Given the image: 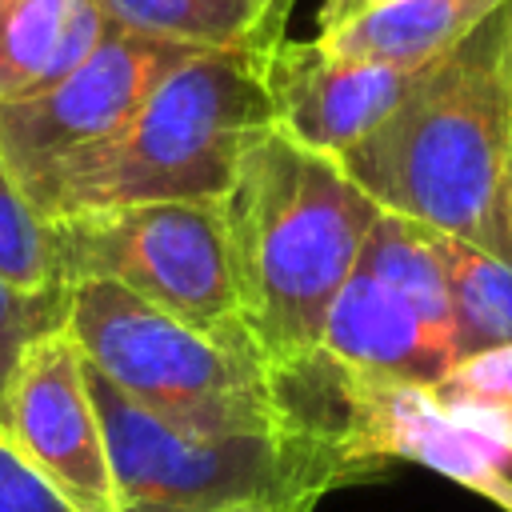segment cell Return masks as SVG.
Wrapping results in <instances>:
<instances>
[{
	"instance_id": "7",
	"label": "cell",
	"mask_w": 512,
	"mask_h": 512,
	"mask_svg": "<svg viewBox=\"0 0 512 512\" xmlns=\"http://www.w3.org/2000/svg\"><path fill=\"white\" fill-rule=\"evenodd\" d=\"M48 224L64 284H120L188 324L248 336L216 204L156 200L96 208Z\"/></svg>"
},
{
	"instance_id": "6",
	"label": "cell",
	"mask_w": 512,
	"mask_h": 512,
	"mask_svg": "<svg viewBox=\"0 0 512 512\" xmlns=\"http://www.w3.org/2000/svg\"><path fill=\"white\" fill-rule=\"evenodd\" d=\"M272 384L284 416L348 456L364 476L388 460H408L512 512V452L452 416L432 388L356 376L320 348L276 368Z\"/></svg>"
},
{
	"instance_id": "23",
	"label": "cell",
	"mask_w": 512,
	"mask_h": 512,
	"mask_svg": "<svg viewBox=\"0 0 512 512\" xmlns=\"http://www.w3.org/2000/svg\"><path fill=\"white\" fill-rule=\"evenodd\" d=\"M508 80H512V32H508Z\"/></svg>"
},
{
	"instance_id": "24",
	"label": "cell",
	"mask_w": 512,
	"mask_h": 512,
	"mask_svg": "<svg viewBox=\"0 0 512 512\" xmlns=\"http://www.w3.org/2000/svg\"><path fill=\"white\" fill-rule=\"evenodd\" d=\"M508 196H512V164H508Z\"/></svg>"
},
{
	"instance_id": "19",
	"label": "cell",
	"mask_w": 512,
	"mask_h": 512,
	"mask_svg": "<svg viewBox=\"0 0 512 512\" xmlns=\"http://www.w3.org/2000/svg\"><path fill=\"white\" fill-rule=\"evenodd\" d=\"M60 328H68V288L28 292L0 276V396L24 348Z\"/></svg>"
},
{
	"instance_id": "13",
	"label": "cell",
	"mask_w": 512,
	"mask_h": 512,
	"mask_svg": "<svg viewBox=\"0 0 512 512\" xmlns=\"http://www.w3.org/2000/svg\"><path fill=\"white\" fill-rule=\"evenodd\" d=\"M120 32L192 52H244L272 60L296 0H96Z\"/></svg>"
},
{
	"instance_id": "12",
	"label": "cell",
	"mask_w": 512,
	"mask_h": 512,
	"mask_svg": "<svg viewBox=\"0 0 512 512\" xmlns=\"http://www.w3.org/2000/svg\"><path fill=\"white\" fill-rule=\"evenodd\" d=\"M112 32L96 0H0V104L60 84Z\"/></svg>"
},
{
	"instance_id": "21",
	"label": "cell",
	"mask_w": 512,
	"mask_h": 512,
	"mask_svg": "<svg viewBox=\"0 0 512 512\" xmlns=\"http://www.w3.org/2000/svg\"><path fill=\"white\" fill-rule=\"evenodd\" d=\"M388 4H400V0H324V4H320V16H316V24H320L316 36L336 32V28H344V24H352V20L368 16V12L388 8Z\"/></svg>"
},
{
	"instance_id": "3",
	"label": "cell",
	"mask_w": 512,
	"mask_h": 512,
	"mask_svg": "<svg viewBox=\"0 0 512 512\" xmlns=\"http://www.w3.org/2000/svg\"><path fill=\"white\" fill-rule=\"evenodd\" d=\"M268 128V60L192 52L164 72L120 136L48 176L28 204L44 220L156 200L216 204L244 148Z\"/></svg>"
},
{
	"instance_id": "5",
	"label": "cell",
	"mask_w": 512,
	"mask_h": 512,
	"mask_svg": "<svg viewBox=\"0 0 512 512\" xmlns=\"http://www.w3.org/2000/svg\"><path fill=\"white\" fill-rule=\"evenodd\" d=\"M68 336L84 364L136 404L208 428H296L252 336L188 324L120 284H68Z\"/></svg>"
},
{
	"instance_id": "8",
	"label": "cell",
	"mask_w": 512,
	"mask_h": 512,
	"mask_svg": "<svg viewBox=\"0 0 512 512\" xmlns=\"http://www.w3.org/2000/svg\"><path fill=\"white\" fill-rule=\"evenodd\" d=\"M184 56H192V48L116 28L60 84L0 104V160L20 192L32 196L48 176L120 136Z\"/></svg>"
},
{
	"instance_id": "4",
	"label": "cell",
	"mask_w": 512,
	"mask_h": 512,
	"mask_svg": "<svg viewBox=\"0 0 512 512\" xmlns=\"http://www.w3.org/2000/svg\"><path fill=\"white\" fill-rule=\"evenodd\" d=\"M104 420L116 512H228L244 504H316L364 472L300 428L232 432L160 416L88 368Z\"/></svg>"
},
{
	"instance_id": "10",
	"label": "cell",
	"mask_w": 512,
	"mask_h": 512,
	"mask_svg": "<svg viewBox=\"0 0 512 512\" xmlns=\"http://www.w3.org/2000/svg\"><path fill=\"white\" fill-rule=\"evenodd\" d=\"M420 72L348 60L320 48L316 40H284L268 60V96L276 128H284L304 148L340 156L360 144L412 92Z\"/></svg>"
},
{
	"instance_id": "9",
	"label": "cell",
	"mask_w": 512,
	"mask_h": 512,
	"mask_svg": "<svg viewBox=\"0 0 512 512\" xmlns=\"http://www.w3.org/2000/svg\"><path fill=\"white\" fill-rule=\"evenodd\" d=\"M0 436L76 512H116L104 420L68 328L32 340L16 360L0 396Z\"/></svg>"
},
{
	"instance_id": "15",
	"label": "cell",
	"mask_w": 512,
	"mask_h": 512,
	"mask_svg": "<svg viewBox=\"0 0 512 512\" xmlns=\"http://www.w3.org/2000/svg\"><path fill=\"white\" fill-rule=\"evenodd\" d=\"M436 236L448 284V348L452 360H472L512 348V264L452 236Z\"/></svg>"
},
{
	"instance_id": "22",
	"label": "cell",
	"mask_w": 512,
	"mask_h": 512,
	"mask_svg": "<svg viewBox=\"0 0 512 512\" xmlns=\"http://www.w3.org/2000/svg\"><path fill=\"white\" fill-rule=\"evenodd\" d=\"M316 504H244V508H228V512H312Z\"/></svg>"
},
{
	"instance_id": "18",
	"label": "cell",
	"mask_w": 512,
	"mask_h": 512,
	"mask_svg": "<svg viewBox=\"0 0 512 512\" xmlns=\"http://www.w3.org/2000/svg\"><path fill=\"white\" fill-rule=\"evenodd\" d=\"M0 276L28 292L68 288L56 268L52 224L28 204L4 160H0Z\"/></svg>"
},
{
	"instance_id": "2",
	"label": "cell",
	"mask_w": 512,
	"mask_h": 512,
	"mask_svg": "<svg viewBox=\"0 0 512 512\" xmlns=\"http://www.w3.org/2000/svg\"><path fill=\"white\" fill-rule=\"evenodd\" d=\"M216 212L244 332L272 372L312 356L380 208L336 156L268 128L244 148Z\"/></svg>"
},
{
	"instance_id": "11",
	"label": "cell",
	"mask_w": 512,
	"mask_h": 512,
	"mask_svg": "<svg viewBox=\"0 0 512 512\" xmlns=\"http://www.w3.org/2000/svg\"><path fill=\"white\" fill-rule=\"evenodd\" d=\"M320 352L356 376L420 388L440 384L456 364L448 340L416 312V304L360 264L324 320Z\"/></svg>"
},
{
	"instance_id": "20",
	"label": "cell",
	"mask_w": 512,
	"mask_h": 512,
	"mask_svg": "<svg viewBox=\"0 0 512 512\" xmlns=\"http://www.w3.org/2000/svg\"><path fill=\"white\" fill-rule=\"evenodd\" d=\"M0 512H76V508L0 436Z\"/></svg>"
},
{
	"instance_id": "17",
	"label": "cell",
	"mask_w": 512,
	"mask_h": 512,
	"mask_svg": "<svg viewBox=\"0 0 512 512\" xmlns=\"http://www.w3.org/2000/svg\"><path fill=\"white\" fill-rule=\"evenodd\" d=\"M432 396L512 452V348L452 364V372L432 384Z\"/></svg>"
},
{
	"instance_id": "14",
	"label": "cell",
	"mask_w": 512,
	"mask_h": 512,
	"mask_svg": "<svg viewBox=\"0 0 512 512\" xmlns=\"http://www.w3.org/2000/svg\"><path fill=\"white\" fill-rule=\"evenodd\" d=\"M500 4L504 0H400L316 36V44L348 60L420 72L448 56Z\"/></svg>"
},
{
	"instance_id": "1",
	"label": "cell",
	"mask_w": 512,
	"mask_h": 512,
	"mask_svg": "<svg viewBox=\"0 0 512 512\" xmlns=\"http://www.w3.org/2000/svg\"><path fill=\"white\" fill-rule=\"evenodd\" d=\"M512 0L484 16L348 152V180L392 216L512 264Z\"/></svg>"
},
{
	"instance_id": "16",
	"label": "cell",
	"mask_w": 512,
	"mask_h": 512,
	"mask_svg": "<svg viewBox=\"0 0 512 512\" xmlns=\"http://www.w3.org/2000/svg\"><path fill=\"white\" fill-rule=\"evenodd\" d=\"M360 268H368L372 276L392 284L400 296H408L416 312L448 340V284H444V260L436 252L432 228L380 212V220L364 240Z\"/></svg>"
}]
</instances>
